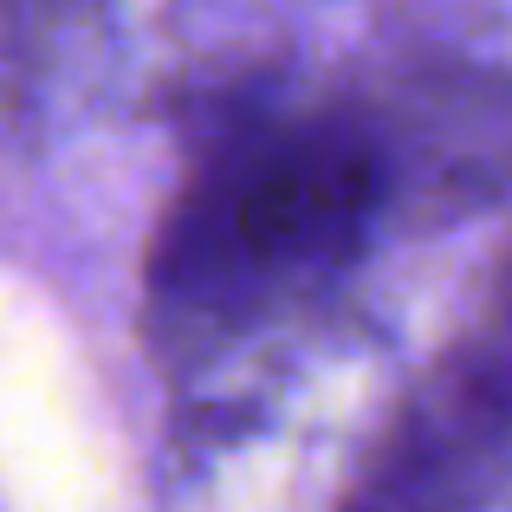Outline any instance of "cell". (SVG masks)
Returning a JSON list of instances; mask_svg holds the SVG:
<instances>
[{"mask_svg":"<svg viewBox=\"0 0 512 512\" xmlns=\"http://www.w3.org/2000/svg\"><path fill=\"white\" fill-rule=\"evenodd\" d=\"M383 234V195L344 91L214 124L150 240V344L175 376L312 305Z\"/></svg>","mask_w":512,"mask_h":512,"instance_id":"6da1fadb","label":"cell"},{"mask_svg":"<svg viewBox=\"0 0 512 512\" xmlns=\"http://www.w3.org/2000/svg\"><path fill=\"white\" fill-rule=\"evenodd\" d=\"M512 474V247L461 331L389 402L338 512H474Z\"/></svg>","mask_w":512,"mask_h":512,"instance_id":"7a4b0ae2","label":"cell"},{"mask_svg":"<svg viewBox=\"0 0 512 512\" xmlns=\"http://www.w3.org/2000/svg\"><path fill=\"white\" fill-rule=\"evenodd\" d=\"M383 195V234H441L512 195V72L409 59L344 91Z\"/></svg>","mask_w":512,"mask_h":512,"instance_id":"3957f363","label":"cell"},{"mask_svg":"<svg viewBox=\"0 0 512 512\" xmlns=\"http://www.w3.org/2000/svg\"><path fill=\"white\" fill-rule=\"evenodd\" d=\"M117 65L111 0H0V117L52 130L104 91Z\"/></svg>","mask_w":512,"mask_h":512,"instance_id":"277c9868","label":"cell"}]
</instances>
